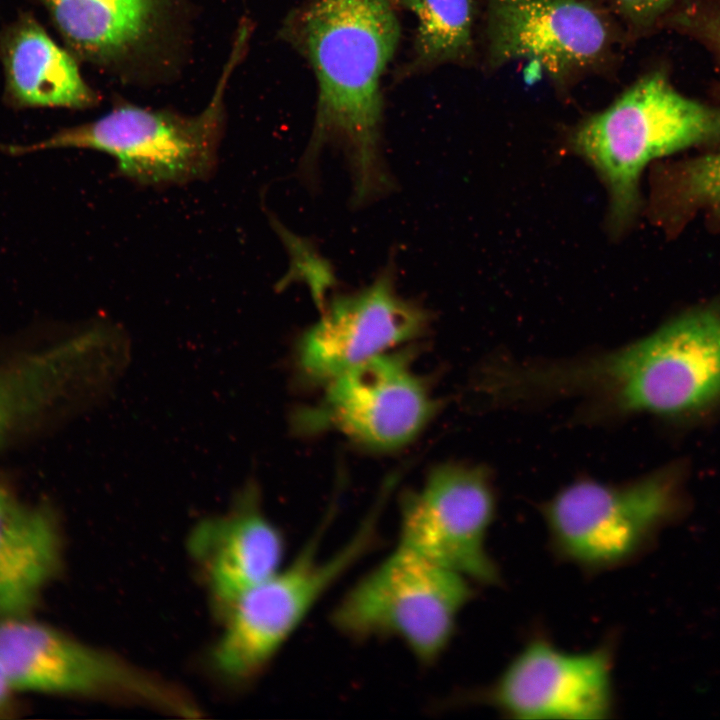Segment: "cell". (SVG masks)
<instances>
[{
  "instance_id": "1",
  "label": "cell",
  "mask_w": 720,
  "mask_h": 720,
  "mask_svg": "<svg viewBox=\"0 0 720 720\" xmlns=\"http://www.w3.org/2000/svg\"><path fill=\"white\" fill-rule=\"evenodd\" d=\"M398 0H307L280 34L307 60L317 83L313 130L303 164L328 143L349 164L352 200L364 204L391 188L381 150V82L397 50Z\"/></svg>"
},
{
  "instance_id": "2",
  "label": "cell",
  "mask_w": 720,
  "mask_h": 720,
  "mask_svg": "<svg viewBox=\"0 0 720 720\" xmlns=\"http://www.w3.org/2000/svg\"><path fill=\"white\" fill-rule=\"evenodd\" d=\"M521 383L532 400L581 396L599 415L702 410L720 399V304L685 312L614 350L527 363Z\"/></svg>"
},
{
  "instance_id": "3",
  "label": "cell",
  "mask_w": 720,
  "mask_h": 720,
  "mask_svg": "<svg viewBox=\"0 0 720 720\" xmlns=\"http://www.w3.org/2000/svg\"><path fill=\"white\" fill-rule=\"evenodd\" d=\"M720 142V109L686 97L661 73L638 80L605 110L574 130L570 145L597 171L616 228L634 219L640 178L654 160Z\"/></svg>"
},
{
  "instance_id": "4",
  "label": "cell",
  "mask_w": 720,
  "mask_h": 720,
  "mask_svg": "<svg viewBox=\"0 0 720 720\" xmlns=\"http://www.w3.org/2000/svg\"><path fill=\"white\" fill-rule=\"evenodd\" d=\"M248 32L239 30L214 93L197 115L122 104L93 121L63 128L35 143H0V151L11 156L59 148L103 152L115 159L121 175L143 185L204 179L216 166L225 91L243 56Z\"/></svg>"
},
{
  "instance_id": "5",
  "label": "cell",
  "mask_w": 720,
  "mask_h": 720,
  "mask_svg": "<svg viewBox=\"0 0 720 720\" xmlns=\"http://www.w3.org/2000/svg\"><path fill=\"white\" fill-rule=\"evenodd\" d=\"M472 582L415 552L397 548L355 583L336 605L332 624L356 640L395 637L422 664L446 650Z\"/></svg>"
},
{
  "instance_id": "6",
  "label": "cell",
  "mask_w": 720,
  "mask_h": 720,
  "mask_svg": "<svg viewBox=\"0 0 720 720\" xmlns=\"http://www.w3.org/2000/svg\"><path fill=\"white\" fill-rule=\"evenodd\" d=\"M377 510L339 550L321 558L322 530L286 567L240 596L212 653L218 672L237 681L269 663L326 591L374 544Z\"/></svg>"
},
{
  "instance_id": "7",
  "label": "cell",
  "mask_w": 720,
  "mask_h": 720,
  "mask_svg": "<svg viewBox=\"0 0 720 720\" xmlns=\"http://www.w3.org/2000/svg\"><path fill=\"white\" fill-rule=\"evenodd\" d=\"M0 664L16 692L120 700L184 717L198 712L174 685L29 615L0 618Z\"/></svg>"
},
{
  "instance_id": "8",
  "label": "cell",
  "mask_w": 720,
  "mask_h": 720,
  "mask_svg": "<svg viewBox=\"0 0 720 720\" xmlns=\"http://www.w3.org/2000/svg\"><path fill=\"white\" fill-rule=\"evenodd\" d=\"M673 500L664 473L624 484L580 479L542 504L541 513L560 560L601 572L639 557L669 518Z\"/></svg>"
},
{
  "instance_id": "9",
  "label": "cell",
  "mask_w": 720,
  "mask_h": 720,
  "mask_svg": "<svg viewBox=\"0 0 720 720\" xmlns=\"http://www.w3.org/2000/svg\"><path fill=\"white\" fill-rule=\"evenodd\" d=\"M495 513L496 494L485 467L441 464L404 497L398 545L472 583L495 586L501 574L487 550Z\"/></svg>"
},
{
  "instance_id": "10",
  "label": "cell",
  "mask_w": 720,
  "mask_h": 720,
  "mask_svg": "<svg viewBox=\"0 0 720 720\" xmlns=\"http://www.w3.org/2000/svg\"><path fill=\"white\" fill-rule=\"evenodd\" d=\"M480 698L514 719L610 718L615 704L612 649L603 644L571 652L543 637L532 638Z\"/></svg>"
},
{
  "instance_id": "11",
  "label": "cell",
  "mask_w": 720,
  "mask_h": 720,
  "mask_svg": "<svg viewBox=\"0 0 720 720\" xmlns=\"http://www.w3.org/2000/svg\"><path fill=\"white\" fill-rule=\"evenodd\" d=\"M486 36L491 67L526 60L555 80L600 64L612 43L607 19L584 0H488Z\"/></svg>"
},
{
  "instance_id": "12",
  "label": "cell",
  "mask_w": 720,
  "mask_h": 720,
  "mask_svg": "<svg viewBox=\"0 0 720 720\" xmlns=\"http://www.w3.org/2000/svg\"><path fill=\"white\" fill-rule=\"evenodd\" d=\"M427 313L401 296L392 269L368 286L334 298L304 333L298 350L300 368L326 383L346 370L420 334Z\"/></svg>"
},
{
  "instance_id": "13",
  "label": "cell",
  "mask_w": 720,
  "mask_h": 720,
  "mask_svg": "<svg viewBox=\"0 0 720 720\" xmlns=\"http://www.w3.org/2000/svg\"><path fill=\"white\" fill-rule=\"evenodd\" d=\"M324 408L334 426L376 450L413 440L430 421L436 402L400 356L387 353L327 382Z\"/></svg>"
},
{
  "instance_id": "14",
  "label": "cell",
  "mask_w": 720,
  "mask_h": 720,
  "mask_svg": "<svg viewBox=\"0 0 720 720\" xmlns=\"http://www.w3.org/2000/svg\"><path fill=\"white\" fill-rule=\"evenodd\" d=\"M258 496L248 483L231 511L200 521L189 538L210 595L225 612L282 567L283 537L262 512Z\"/></svg>"
},
{
  "instance_id": "15",
  "label": "cell",
  "mask_w": 720,
  "mask_h": 720,
  "mask_svg": "<svg viewBox=\"0 0 720 720\" xmlns=\"http://www.w3.org/2000/svg\"><path fill=\"white\" fill-rule=\"evenodd\" d=\"M62 542L53 515L0 489V618L27 616L57 575Z\"/></svg>"
},
{
  "instance_id": "16",
  "label": "cell",
  "mask_w": 720,
  "mask_h": 720,
  "mask_svg": "<svg viewBox=\"0 0 720 720\" xmlns=\"http://www.w3.org/2000/svg\"><path fill=\"white\" fill-rule=\"evenodd\" d=\"M6 92L16 107L84 109L97 96L79 68L32 17H21L6 32L2 45Z\"/></svg>"
},
{
  "instance_id": "17",
  "label": "cell",
  "mask_w": 720,
  "mask_h": 720,
  "mask_svg": "<svg viewBox=\"0 0 720 720\" xmlns=\"http://www.w3.org/2000/svg\"><path fill=\"white\" fill-rule=\"evenodd\" d=\"M58 30L81 56L113 61L145 45L165 0H42Z\"/></svg>"
},
{
  "instance_id": "18",
  "label": "cell",
  "mask_w": 720,
  "mask_h": 720,
  "mask_svg": "<svg viewBox=\"0 0 720 720\" xmlns=\"http://www.w3.org/2000/svg\"><path fill=\"white\" fill-rule=\"evenodd\" d=\"M398 4L416 20L411 54L398 71L400 79L472 59L473 0H398Z\"/></svg>"
},
{
  "instance_id": "19",
  "label": "cell",
  "mask_w": 720,
  "mask_h": 720,
  "mask_svg": "<svg viewBox=\"0 0 720 720\" xmlns=\"http://www.w3.org/2000/svg\"><path fill=\"white\" fill-rule=\"evenodd\" d=\"M651 214L659 226L672 234L700 214L720 219V151L658 168Z\"/></svg>"
},
{
  "instance_id": "20",
  "label": "cell",
  "mask_w": 720,
  "mask_h": 720,
  "mask_svg": "<svg viewBox=\"0 0 720 720\" xmlns=\"http://www.w3.org/2000/svg\"><path fill=\"white\" fill-rule=\"evenodd\" d=\"M674 0H612L617 12L634 25H644L655 19Z\"/></svg>"
},
{
  "instance_id": "21",
  "label": "cell",
  "mask_w": 720,
  "mask_h": 720,
  "mask_svg": "<svg viewBox=\"0 0 720 720\" xmlns=\"http://www.w3.org/2000/svg\"><path fill=\"white\" fill-rule=\"evenodd\" d=\"M16 691L12 687L4 669L0 664V715L9 711L12 706L13 694Z\"/></svg>"
}]
</instances>
